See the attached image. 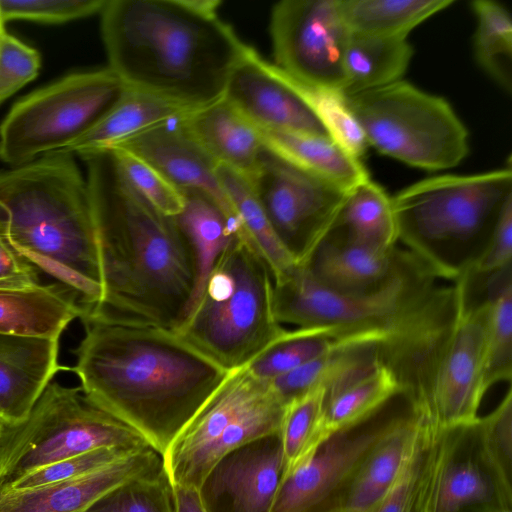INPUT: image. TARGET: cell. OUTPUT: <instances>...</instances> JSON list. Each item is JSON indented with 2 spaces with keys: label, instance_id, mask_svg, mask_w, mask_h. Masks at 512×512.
<instances>
[{
  "label": "cell",
  "instance_id": "1",
  "mask_svg": "<svg viewBox=\"0 0 512 512\" xmlns=\"http://www.w3.org/2000/svg\"><path fill=\"white\" fill-rule=\"evenodd\" d=\"M70 368L97 406L161 456L229 372L162 326L90 310Z\"/></svg>",
  "mask_w": 512,
  "mask_h": 512
},
{
  "label": "cell",
  "instance_id": "2",
  "mask_svg": "<svg viewBox=\"0 0 512 512\" xmlns=\"http://www.w3.org/2000/svg\"><path fill=\"white\" fill-rule=\"evenodd\" d=\"M97 231L103 297L91 310L175 330L195 283L192 249L174 217L129 182L114 153L80 155Z\"/></svg>",
  "mask_w": 512,
  "mask_h": 512
},
{
  "label": "cell",
  "instance_id": "3",
  "mask_svg": "<svg viewBox=\"0 0 512 512\" xmlns=\"http://www.w3.org/2000/svg\"><path fill=\"white\" fill-rule=\"evenodd\" d=\"M217 0H107L101 35L109 68L129 88L190 110L224 97L250 46Z\"/></svg>",
  "mask_w": 512,
  "mask_h": 512
},
{
  "label": "cell",
  "instance_id": "4",
  "mask_svg": "<svg viewBox=\"0 0 512 512\" xmlns=\"http://www.w3.org/2000/svg\"><path fill=\"white\" fill-rule=\"evenodd\" d=\"M0 238L78 299L97 308L103 288L86 179L56 152L0 172Z\"/></svg>",
  "mask_w": 512,
  "mask_h": 512
},
{
  "label": "cell",
  "instance_id": "5",
  "mask_svg": "<svg viewBox=\"0 0 512 512\" xmlns=\"http://www.w3.org/2000/svg\"><path fill=\"white\" fill-rule=\"evenodd\" d=\"M437 279L423 264L378 292L344 296L318 286L297 266L273 282V309L280 324L332 327L344 337L383 335L389 343L382 361L399 371L432 357L455 323L460 288Z\"/></svg>",
  "mask_w": 512,
  "mask_h": 512
},
{
  "label": "cell",
  "instance_id": "6",
  "mask_svg": "<svg viewBox=\"0 0 512 512\" xmlns=\"http://www.w3.org/2000/svg\"><path fill=\"white\" fill-rule=\"evenodd\" d=\"M400 239L439 278L456 282L485 252L506 204L512 169L420 180L395 194Z\"/></svg>",
  "mask_w": 512,
  "mask_h": 512
},
{
  "label": "cell",
  "instance_id": "7",
  "mask_svg": "<svg viewBox=\"0 0 512 512\" xmlns=\"http://www.w3.org/2000/svg\"><path fill=\"white\" fill-rule=\"evenodd\" d=\"M174 331L228 372L245 367L286 331L274 314L273 276L262 256L233 238Z\"/></svg>",
  "mask_w": 512,
  "mask_h": 512
},
{
  "label": "cell",
  "instance_id": "8",
  "mask_svg": "<svg viewBox=\"0 0 512 512\" xmlns=\"http://www.w3.org/2000/svg\"><path fill=\"white\" fill-rule=\"evenodd\" d=\"M149 446L130 426L97 406L81 387L50 382L27 418L0 438V490L51 463L98 448Z\"/></svg>",
  "mask_w": 512,
  "mask_h": 512
},
{
  "label": "cell",
  "instance_id": "9",
  "mask_svg": "<svg viewBox=\"0 0 512 512\" xmlns=\"http://www.w3.org/2000/svg\"><path fill=\"white\" fill-rule=\"evenodd\" d=\"M369 146L426 171L459 165L469 153V133L450 103L409 82L344 97Z\"/></svg>",
  "mask_w": 512,
  "mask_h": 512
},
{
  "label": "cell",
  "instance_id": "10",
  "mask_svg": "<svg viewBox=\"0 0 512 512\" xmlns=\"http://www.w3.org/2000/svg\"><path fill=\"white\" fill-rule=\"evenodd\" d=\"M126 85L109 68L66 75L17 101L0 124V158L20 166L60 152L90 131Z\"/></svg>",
  "mask_w": 512,
  "mask_h": 512
},
{
  "label": "cell",
  "instance_id": "11",
  "mask_svg": "<svg viewBox=\"0 0 512 512\" xmlns=\"http://www.w3.org/2000/svg\"><path fill=\"white\" fill-rule=\"evenodd\" d=\"M414 411L398 393L365 420L329 435L285 474L271 512H336L364 460Z\"/></svg>",
  "mask_w": 512,
  "mask_h": 512
},
{
  "label": "cell",
  "instance_id": "12",
  "mask_svg": "<svg viewBox=\"0 0 512 512\" xmlns=\"http://www.w3.org/2000/svg\"><path fill=\"white\" fill-rule=\"evenodd\" d=\"M491 292L492 289L477 302L465 301L461 293L455 323L436 357L423 393L414 404L439 430L469 425L479 417L481 401L489 389L486 361Z\"/></svg>",
  "mask_w": 512,
  "mask_h": 512
},
{
  "label": "cell",
  "instance_id": "13",
  "mask_svg": "<svg viewBox=\"0 0 512 512\" xmlns=\"http://www.w3.org/2000/svg\"><path fill=\"white\" fill-rule=\"evenodd\" d=\"M349 34L339 0H282L271 11L274 64L311 87L341 94Z\"/></svg>",
  "mask_w": 512,
  "mask_h": 512
},
{
  "label": "cell",
  "instance_id": "14",
  "mask_svg": "<svg viewBox=\"0 0 512 512\" xmlns=\"http://www.w3.org/2000/svg\"><path fill=\"white\" fill-rule=\"evenodd\" d=\"M250 182L274 233L298 265L332 228L348 192L301 171L267 149Z\"/></svg>",
  "mask_w": 512,
  "mask_h": 512
},
{
  "label": "cell",
  "instance_id": "15",
  "mask_svg": "<svg viewBox=\"0 0 512 512\" xmlns=\"http://www.w3.org/2000/svg\"><path fill=\"white\" fill-rule=\"evenodd\" d=\"M477 420L444 430L426 512H512V486L487 457Z\"/></svg>",
  "mask_w": 512,
  "mask_h": 512
},
{
  "label": "cell",
  "instance_id": "16",
  "mask_svg": "<svg viewBox=\"0 0 512 512\" xmlns=\"http://www.w3.org/2000/svg\"><path fill=\"white\" fill-rule=\"evenodd\" d=\"M223 98L258 129L330 138L296 80L251 46L232 72Z\"/></svg>",
  "mask_w": 512,
  "mask_h": 512
},
{
  "label": "cell",
  "instance_id": "17",
  "mask_svg": "<svg viewBox=\"0 0 512 512\" xmlns=\"http://www.w3.org/2000/svg\"><path fill=\"white\" fill-rule=\"evenodd\" d=\"M287 472L280 432L243 444L220 458L198 487L206 512H271Z\"/></svg>",
  "mask_w": 512,
  "mask_h": 512
},
{
  "label": "cell",
  "instance_id": "18",
  "mask_svg": "<svg viewBox=\"0 0 512 512\" xmlns=\"http://www.w3.org/2000/svg\"><path fill=\"white\" fill-rule=\"evenodd\" d=\"M423 264L410 251L369 248L332 226L309 258L298 266L314 283L330 292L361 296L384 289Z\"/></svg>",
  "mask_w": 512,
  "mask_h": 512
},
{
  "label": "cell",
  "instance_id": "19",
  "mask_svg": "<svg viewBox=\"0 0 512 512\" xmlns=\"http://www.w3.org/2000/svg\"><path fill=\"white\" fill-rule=\"evenodd\" d=\"M188 114L171 118L106 149L123 150L140 158L180 190H197L208 194L243 229L217 178L218 164L188 127Z\"/></svg>",
  "mask_w": 512,
  "mask_h": 512
},
{
  "label": "cell",
  "instance_id": "20",
  "mask_svg": "<svg viewBox=\"0 0 512 512\" xmlns=\"http://www.w3.org/2000/svg\"><path fill=\"white\" fill-rule=\"evenodd\" d=\"M162 467L161 455L147 446L77 478L36 488L0 490V512H84L120 484Z\"/></svg>",
  "mask_w": 512,
  "mask_h": 512
},
{
  "label": "cell",
  "instance_id": "21",
  "mask_svg": "<svg viewBox=\"0 0 512 512\" xmlns=\"http://www.w3.org/2000/svg\"><path fill=\"white\" fill-rule=\"evenodd\" d=\"M59 339L0 334V409L7 426L24 421L60 370Z\"/></svg>",
  "mask_w": 512,
  "mask_h": 512
},
{
  "label": "cell",
  "instance_id": "22",
  "mask_svg": "<svg viewBox=\"0 0 512 512\" xmlns=\"http://www.w3.org/2000/svg\"><path fill=\"white\" fill-rule=\"evenodd\" d=\"M192 134L218 164L252 180L265 147L258 129L224 98L186 116Z\"/></svg>",
  "mask_w": 512,
  "mask_h": 512
},
{
  "label": "cell",
  "instance_id": "23",
  "mask_svg": "<svg viewBox=\"0 0 512 512\" xmlns=\"http://www.w3.org/2000/svg\"><path fill=\"white\" fill-rule=\"evenodd\" d=\"M82 312L77 297L56 283L0 288V334L59 339Z\"/></svg>",
  "mask_w": 512,
  "mask_h": 512
},
{
  "label": "cell",
  "instance_id": "24",
  "mask_svg": "<svg viewBox=\"0 0 512 512\" xmlns=\"http://www.w3.org/2000/svg\"><path fill=\"white\" fill-rule=\"evenodd\" d=\"M182 191L184 208L174 218L192 249L196 270L194 288L184 320L199 301L215 263L230 241L235 237L245 243L247 240L241 226L214 198L197 190Z\"/></svg>",
  "mask_w": 512,
  "mask_h": 512
},
{
  "label": "cell",
  "instance_id": "25",
  "mask_svg": "<svg viewBox=\"0 0 512 512\" xmlns=\"http://www.w3.org/2000/svg\"><path fill=\"white\" fill-rule=\"evenodd\" d=\"M258 131L265 149L329 185L349 191L370 179L362 161L330 138L295 132Z\"/></svg>",
  "mask_w": 512,
  "mask_h": 512
},
{
  "label": "cell",
  "instance_id": "26",
  "mask_svg": "<svg viewBox=\"0 0 512 512\" xmlns=\"http://www.w3.org/2000/svg\"><path fill=\"white\" fill-rule=\"evenodd\" d=\"M421 421L415 411L364 460L336 512H373L400 475L414 445Z\"/></svg>",
  "mask_w": 512,
  "mask_h": 512
},
{
  "label": "cell",
  "instance_id": "27",
  "mask_svg": "<svg viewBox=\"0 0 512 512\" xmlns=\"http://www.w3.org/2000/svg\"><path fill=\"white\" fill-rule=\"evenodd\" d=\"M192 111L195 110L126 87L119 100L90 131L60 152L81 155L106 149L155 125Z\"/></svg>",
  "mask_w": 512,
  "mask_h": 512
},
{
  "label": "cell",
  "instance_id": "28",
  "mask_svg": "<svg viewBox=\"0 0 512 512\" xmlns=\"http://www.w3.org/2000/svg\"><path fill=\"white\" fill-rule=\"evenodd\" d=\"M413 54L407 38L350 32L344 56L342 96H352L402 80Z\"/></svg>",
  "mask_w": 512,
  "mask_h": 512
},
{
  "label": "cell",
  "instance_id": "29",
  "mask_svg": "<svg viewBox=\"0 0 512 512\" xmlns=\"http://www.w3.org/2000/svg\"><path fill=\"white\" fill-rule=\"evenodd\" d=\"M398 393L399 383L383 363L340 381L325 390L323 417L328 434L365 420Z\"/></svg>",
  "mask_w": 512,
  "mask_h": 512
},
{
  "label": "cell",
  "instance_id": "30",
  "mask_svg": "<svg viewBox=\"0 0 512 512\" xmlns=\"http://www.w3.org/2000/svg\"><path fill=\"white\" fill-rule=\"evenodd\" d=\"M333 226L350 240L377 250H390L398 240L392 199L371 179L347 192Z\"/></svg>",
  "mask_w": 512,
  "mask_h": 512
},
{
  "label": "cell",
  "instance_id": "31",
  "mask_svg": "<svg viewBox=\"0 0 512 512\" xmlns=\"http://www.w3.org/2000/svg\"><path fill=\"white\" fill-rule=\"evenodd\" d=\"M216 175L249 244L267 263L273 281L292 272L298 264L274 233L250 180L224 165L217 166Z\"/></svg>",
  "mask_w": 512,
  "mask_h": 512
},
{
  "label": "cell",
  "instance_id": "32",
  "mask_svg": "<svg viewBox=\"0 0 512 512\" xmlns=\"http://www.w3.org/2000/svg\"><path fill=\"white\" fill-rule=\"evenodd\" d=\"M443 433L421 415L411 453L395 484L373 512H426Z\"/></svg>",
  "mask_w": 512,
  "mask_h": 512
},
{
  "label": "cell",
  "instance_id": "33",
  "mask_svg": "<svg viewBox=\"0 0 512 512\" xmlns=\"http://www.w3.org/2000/svg\"><path fill=\"white\" fill-rule=\"evenodd\" d=\"M454 0H339L341 16L352 33L407 38L408 34Z\"/></svg>",
  "mask_w": 512,
  "mask_h": 512
},
{
  "label": "cell",
  "instance_id": "34",
  "mask_svg": "<svg viewBox=\"0 0 512 512\" xmlns=\"http://www.w3.org/2000/svg\"><path fill=\"white\" fill-rule=\"evenodd\" d=\"M346 337L332 327L286 330L245 367L255 377L270 381L331 352Z\"/></svg>",
  "mask_w": 512,
  "mask_h": 512
},
{
  "label": "cell",
  "instance_id": "35",
  "mask_svg": "<svg viewBox=\"0 0 512 512\" xmlns=\"http://www.w3.org/2000/svg\"><path fill=\"white\" fill-rule=\"evenodd\" d=\"M477 19L474 54L481 69L506 91L512 88V20L509 11L492 0H475Z\"/></svg>",
  "mask_w": 512,
  "mask_h": 512
},
{
  "label": "cell",
  "instance_id": "36",
  "mask_svg": "<svg viewBox=\"0 0 512 512\" xmlns=\"http://www.w3.org/2000/svg\"><path fill=\"white\" fill-rule=\"evenodd\" d=\"M324 398L325 388L320 386L286 407L280 437L287 472L329 436L323 417Z\"/></svg>",
  "mask_w": 512,
  "mask_h": 512
},
{
  "label": "cell",
  "instance_id": "37",
  "mask_svg": "<svg viewBox=\"0 0 512 512\" xmlns=\"http://www.w3.org/2000/svg\"><path fill=\"white\" fill-rule=\"evenodd\" d=\"M512 379V267L500 271L492 286L487 339L486 383Z\"/></svg>",
  "mask_w": 512,
  "mask_h": 512
},
{
  "label": "cell",
  "instance_id": "38",
  "mask_svg": "<svg viewBox=\"0 0 512 512\" xmlns=\"http://www.w3.org/2000/svg\"><path fill=\"white\" fill-rule=\"evenodd\" d=\"M84 512H174L172 485L162 467L120 484Z\"/></svg>",
  "mask_w": 512,
  "mask_h": 512
},
{
  "label": "cell",
  "instance_id": "39",
  "mask_svg": "<svg viewBox=\"0 0 512 512\" xmlns=\"http://www.w3.org/2000/svg\"><path fill=\"white\" fill-rule=\"evenodd\" d=\"M133 187L161 213L175 217L185 204L183 191L140 158L119 149H110Z\"/></svg>",
  "mask_w": 512,
  "mask_h": 512
},
{
  "label": "cell",
  "instance_id": "40",
  "mask_svg": "<svg viewBox=\"0 0 512 512\" xmlns=\"http://www.w3.org/2000/svg\"><path fill=\"white\" fill-rule=\"evenodd\" d=\"M138 450V449H137ZM136 450L98 448L38 468L3 490H21L70 480L115 462Z\"/></svg>",
  "mask_w": 512,
  "mask_h": 512
},
{
  "label": "cell",
  "instance_id": "41",
  "mask_svg": "<svg viewBox=\"0 0 512 512\" xmlns=\"http://www.w3.org/2000/svg\"><path fill=\"white\" fill-rule=\"evenodd\" d=\"M106 3L107 0H0V14L4 22L64 23L101 13Z\"/></svg>",
  "mask_w": 512,
  "mask_h": 512
},
{
  "label": "cell",
  "instance_id": "42",
  "mask_svg": "<svg viewBox=\"0 0 512 512\" xmlns=\"http://www.w3.org/2000/svg\"><path fill=\"white\" fill-rule=\"evenodd\" d=\"M477 426L483 449L503 480L512 486V389Z\"/></svg>",
  "mask_w": 512,
  "mask_h": 512
},
{
  "label": "cell",
  "instance_id": "43",
  "mask_svg": "<svg viewBox=\"0 0 512 512\" xmlns=\"http://www.w3.org/2000/svg\"><path fill=\"white\" fill-rule=\"evenodd\" d=\"M39 52L5 30L0 35V104L39 73Z\"/></svg>",
  "mask_w": 512,
  "mask_h": 512
},
{
  "label": "cell",
  "instance_id": "44",
  "mask_svg": "<svg viewBox=\"0 0 512 512\" xmlns=\"http://www.w3.org/2000/svg\"><path fill=\"white\" fill-rule=\"evenodd\" d=\"M509 266H512V200L506 204L485 252L468 273L490 275Z\"/></svg>",
  "mask_w": 512,
  "mask_h": 512
},
{
  "label": "cell",
  "instance_id": "45",
  "mask_svg": "<svg viewBox=\"0 0 512 512\" xmlns=\"http://www.w3.org/2000/svg\"><path fill=\"white\" fill-rule=\"evenodd\" d=\"M39 271L0 238V288L40 284Z\"/></svg>",
  "mask_w": 512,
  "mask_h": 512
},
{
  "label": "cell",
  "instance_id": "46",
  "mask_svg": "<svg viewBox=\"0 0 512 512\" xmlns=\"http://www.w3.org/2000/svg\"><path fill=\"white\" fill-rule=\"evenodd\" d=\"M174 512H206L198 489L182 485H172Z\"/></svg>",
  "mask_w": 512,
  "mask_h": 512
},
{
  "label": "cell",
  "instance_id": "47",
  "mask_svg": "<svg viewBox=\"0 0 512 512\" xmlns=\"http://www.w3.org/2000/svg\"><path fill=\"white\" fill-rule=\"evenodd\" d=\"M4 23H5V22L3 21L2 17H1V14H0V35H1V34H2V32L5 30V29H4Z\"/></svg>",
  "mask_w": 512,
  "mask_h": 512
},
{
  "label": "cell",
  "instance_id": "48",
  "mask_svg": "<svg viewBox=\"0 0 512 512\" xmlns=\"http://www.w3.org/2000/svg\"><path fill=\"white\" fill-rule=\"evenodd\" d=\"M4 427H5V423H4V422H3V420L0 418V438H1V436H2V433H3Z\"/></svg>",
  "mask_w": 512,
  "mask_h": 512
},
{
  "label": "cell",
  "instance_id": "49",
  "mask_svg": "<svg viewBox=\"0 0 512 512\" xmlns=\"http://www.w3.org/2000/svg\"><path fill=\"white\" fill-rule=\"evenodd\" d=\"M0 418L2 419V416H1V409H0Z\"/></svg>",
  "mask_w": 512,
  "mask_h": 512
}]
</instances>
